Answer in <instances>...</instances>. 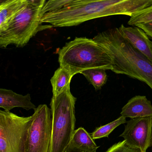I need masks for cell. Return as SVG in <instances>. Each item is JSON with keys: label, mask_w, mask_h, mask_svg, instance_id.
Segmentation results:
<instances>
[{"label": "cell", "mask_w": 152, "mask_h": 152, "mask_svg": "<svg viewBox=\"0 0 152 152\" xmlns=\"http://www.w3.org/2000/svg\"><path fill=\"white\" fill-rule=\"evenodd\" d=\"M93 39L111 58L112 72L145 83L152 90V62L132 46L123 37L119 28L99 33Z\"/></svg>", "instance_id": "6da1fadb"}, {"label": "cell", "mask_w": 152, "mask_h": 152, "mask_svg": "<svg viewBox=\"0 0 152 152\" xmlns=\"http://www.w3.org/2000/svg\"><path fill=\"white\" fill-rule=\"evenodd\" d=\"M132 7L130 0H74L60 10L45 14L41 23L55 27L76 26L89 20L109 16H130Z\"/></svg>", "instance_id": "7a4b0ae2"}, {"label": "cell", "mask_w": 152, "mask_h": 152, "mask_svg": "<svg viewBox=\"0 0 152 152\" xmlns=\"http://www.w3.org/2000/svg\"><path fill=\"white\" fill-rule=\"evenodd\" d=\"M60 67L75 75L93 68L111 70L112 59L105 50L93 39L76 37L58 51Z\"/></svg>", "instance_id": "3957f363"}, {"label": "cell", "mask_w": 152, "mask_h": 152, "mask_svg": "<svg viewBox=\"0 0 152 152\" xmlns=\"http://www.w3.org/2000/svg\"><path fill=\"white\" fill-rule=\"evenodd\" d=\"M76 98L68 87L63 93L52 97L50 103L52 135L49 152H66L75 130Z\"/></svg>", "instance_id": "277c9868"}, {"label": "cell", "mask_w": 152, "mask_h": 152, "mask_svg": "<svg viewBox=\"0 0 152 152\" xmlns=\"http://www.w3.org/2000/svg\"><path fill=\"white\" fill-rule=\"evenodd\" d=\"M46 0H27L26 4L17 14L4 31L0 33V47L10 45L23 48L36 34L44 29L41 23V10Z\"/></svg>", "instance_id": "5b68a950"}, {"label": "cell", "mask_w": 152, "mask_h": 152, "mask_svg": "<svg viewBox=\"0 0 152 152\" xmlns=\"http://www.w3.org/2000/svg\"><path fill=\"white\" fill-rule=\"evenodd\" d=\"M32 119L0 110V152H26Z\"/></svg>", "instance_id": "8992f818"}, {"label": "cell", "mask_w": 152, "mask_h": 152, "mask_svg": "<svg viewBox=\"0 0 152 152\" xmlns=\"http://www.w3.org/2000/svg\"><path fill=\"white\" fill-rule=\"evenodd\" d=\"M26 152H49L52 135L51 109L40 104L34 110Z\"/></svg>", "instance_id": "52a82bcc"}, {"label": "cell", "mask_w": 152, "mask_h": 152, "mask_svg": "<svg viewBox=\"0 0 152 152\" xmlns=\"http://www.w3.org/2000/svg\"><path fill=\"white\" fill-rule=\"evenodd\" d=\"M123 132L120 135L128 145L142 152L151 147L152 117H139L127 121Z\"/></svg>", "instance_id": "ba28073f"}, {"label": "cell", "mask_w": 152, "mask_h": 152, "mask_svg": "<svg viewBox=\"0 0 152 152\" xmlns=\"http://www.w3.org/2000/svg\"><path fill=\"white\" fill-rule=\"evenodd\" d=\"M118 28L132 46L152 62V41L146 33L137 26L126 27L122 24Z\"/></svg>", "instance_id": "9c48e42d"}, {"label": "cell", "mask_w": 152, "mask_h": 152, "mask_svg": "<svg viewBox=\"0 0 152 152\" xmlns=\"http://www.w3.org/2000/svg\"><path fill=\"white\" fill-rule=\"evenodd\" d=\"M121 115L126 118L130 119L152 117V103L146 96H135L122 107Z\"/></svg>", "instance_id": "30bf717a"}, {"label": "cell", "mask_w": 152, "mask_h": 152, "mask_svg": "<svg viewBox=\"0 0 152 152\" xmlns=\"http://www.w3.org/2000/svg\"><path fill=\"white\" fill-rule=\"evenodd\" d=\"M0 107L7 112H10L15 107H22L27 111L37 108L31 101L30 94L23 96L3 88L0 89Z\"/></svg>", "instance_id": "8fae6325"}, {"label": "cell", "mask_w": 152, "mask_h": 152, "mask_svg": "<svg viewBox=\"0 0 152 152\" xmlns=\"http://www.w3.org/2000/svg\"><path fill=\"white\" fill-rule=\"evenodd\" d=\"M27 0H6L0 4V33L4 31Z\"/></svg>", "instance_id": "7c38bea8"}, {"label": "cell", "mask_w": 152, "mask_h": 152, "mask_svg": "<svg viewBox=\"0 0 152 152\" xmlns=\"http://www.w3.org/2000/svg\"><path fill=\"white\" fill-rule=\"evenodd\" d=\"M74 75L64 67L60 66L56 70L50 79L53 97L57 96L70 86L72 78Z\"/></svg>", "instance_id": "4fadbf2b"}, {"label": "cell", "mask_w": 152, "mask_h": 152, "mask_svg": "<svg viewBox=\"0 0 152 152\" xmlns=\"http://www.w3.org/2000/svg\"><path fill=\"white\" fill-rule=\"evenodd\" d=\"M69 146L89 150H97L99 147L90 134L82 127L75 130Z\"/></svg>", "instance_id": "5bb4252c"}, {"label": "cell", "mask_w": 152, "mask_h": 152, "mask_svg": "<svg viewBox=\"0 0 152 152\" xmlns=\"http://www.w3.org/2000/svg\"><path fill=\"white\" fill-rule=\"evenodd\" d=\"M93 85L96 91L99 90L106 83L107 76L106 70L93 68L83 71L80 73Z\"/></svg>", "instance_id": "9a60e30c"}, {"label": "cell", "mask_w": 152, "mask_h": 152, "mask_svg": "<svg viewBox=\"0 0 152 152\" xmlns=\"http://www.w3.org/2000/svg\"><path fill=\"white\" fill-rule=\"evenodd\" d=\"M127 121L126 118L121 115L113 121L96 128L94 132L91 133V136L94 140L102 138L108 137L110 133L115 129L121 124L126 123Z\"/></svg>", "instance_id": "2e32d148"}, {"label": "cell", "mask_w": 152, "mask_h": 152, "mask_svg": "<svg viewBox=\"0 0 152 152\" xmlns=\"http://www.w3.org/2000/svg\"><path fill=\"white\" fill-rule=\"evenodd\" d=\"M152 22V5L150 7L136 12L130 17L128 24L135 26L137 24Z\"/></svg>", "instance_id": "e0dca14e"}, {"label": "cell", "mask_w": 152, "mask_h": 152, "mask_svg": "<svg viewBox=\"0 0 152 152\" xmlns=\"http://www.w3.org/2000/svg\"><path fill=\"white\" fill-rule=\"evenodd\" d=\"M74 0H50L47 1L41 10L42 17L47 13L60 10L64 7L71 4Z\"/></svg>", "instance_id": "ac0fdd59"}, {"label": "cell", "mask_w": 152, "mask_h": 152, "mask_svg": "<svg viewBox=\"0 0 152 152\" xmlns=\"http://www.w3.org/2000/svg\"><path fill=\"white\" fill-rule=\"evenodd\" d=\"M105 152H142L139 149L131 147L125 140L115 143L109 148Z\"/></svg>", "instance_id": "d6986e66"}, {"label": "cell", "mask_w": 152, "mask_h": 152, "mask_svg": "<svg viewBox=\"0 0 152 152\" xmlns=\"http://www.w3.org/2000/svg\"><path fill=\"white\" fill-rule=\"evenodd\" d=\"M135 26L143 30L148 37L152 39V22L145 23L137 24Z\"/></svg>", "instance_id": "ffe728a7"}, {"label": "cell", "mask_w": 152, "mask_h": 152, "mask_svg": "<svg viewBox=\"0 0 152 152\" xmlns=\"http://www.w3.org/2000/svg\"><path fill=\"white\" fill-rule=\"evenodd\" d=\"M66 152H96V150H89L69 146Z\"/></svg>", "instance_id": "44dd1931"}, {"label": "cell", "mask_w": 152, "mask_h": 152, "mask_svg": "<svg viewBox=\"0 0 152 152\" xmlns=\"http://www.w3.org/2000/svg\"><path fill=\"white\" fill-rule=\"evenodd\" d=\"M151 147H152V137H151Z\"/></svg>", "instance_id": "7402d4cb"}]
</instances>
